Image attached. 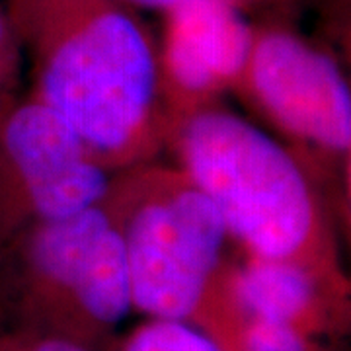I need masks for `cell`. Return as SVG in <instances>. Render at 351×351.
Listing matches in <instances>:
<instances>
[{"instance_id": "obj_1", "label": "cell", "mask_w": 351, "mask_h": 351, "mask_svg": "<svg viewBox=\"0 0 351 351\" xmlns=\"http://www.w3.org/2000/svg\"><path fill=\"white\" fill-rule=\"evenodd\" d=\"M29 96L59 113L110 172L160 158L168 119L158 41L121 0H6Z\"/></svg>"}, {"instance_id": "obj_2", "label": "cell", "mask_w": 351, "mask_h": 351, "mask_svg": "<svg viewBox=\"0 0 351 351\" xmlns=\"http://www.w3.org/2000/svg\"><path fill=\"white\" fill-rule=\"evenodd\" d=\"M166 151L211 199L242 254L297 265L346 291L339 225L283 143L215 104L170 127Z\"/></svg>"}, {"instance_id": "obj_3", "label": "cell", "mask_w": 351, "mask_h": 351, "mask_svg": "<svg viewBox=\"0 0 351 351\" xmlns=\"http://www.w3.org/2000/svg\"><path fill=\"white\" fill-rule=\"evenodd\" d=\"M108 203L125 246L133 308L158 320H203L239 351L244 316L230 289L232 242L211 199L176 162L154 158L115 172Z\"/></svg>"}, {"instance_id": "obj_4", "label": "cell", "mask_w": 351, "mask_h": 351, "mask_svg": "<svg viewBox=\"0 0 351 351\" xmlns=\"http://www.w3.org/2000/svg\"><path fill=\"white\" fill-rule=\"evenodd\" d=\"M285 16L254 18L250 53L234 94L276 131L350 225L351 88L339 61Z\"/></svg>"}, {"instance_id": "obj_5", "label": "cell", "mask_w": 351, "mask_h": 351, "mask_svg": "<svg viewBox=\"0 0 351 351\" xmlns=\"http://www.w3.org/2000/svg\"><path fill=\"white\" fill-rule=\"evenodd\" d=\"M0 277L32 324L27 332L82 346L133 308L125 246L108 197L8 240L0 248Z\"/></svg>"}, {"instance_id": "obj_6", "label": "cell", "mask_w": 351, "mask_h": 351, "mask_svg": "<svg viewBox=\"0 0 351 351\" xmlns=\"http://www.w3.org/2000/svg\"><path fill=\"white\" fill-rule=\"evenodd\" d=\"M113 172L29 94L0 117V248L29 226L100 203Z\"/></svg>"}, {"instance_id": "obj_7", "label": "cell", "mask_w": 351, "mask_h": 351, "mask_svg": "<svg viewBox=\"0 0 351 351\" xmlns=\"http://www.w3.org/2000/svg\"><path fill=\"white\" fill-rule=\"evenodd\" d=\"M162 20L158 75L170 131L180 119L234 94L254 18L230 0H188L162 12Z\"/></svg>"}, {"instance_id": "obj_8", "label": "cell", "mask_w": 351, "mask_h": 351, "mask_svg": "<svg viewBox=\"0 0 351 351\" xmlns=\"http://www.w3.org/2000/svg\"><path fill=\"white\" fill-rule=\"evenodd\" d=\"M232 299L246 318L274 320L313 334L330 320L343 293L297 265L242 254L230 267Z\"/></svg>"}, {"instance_id": "obj_9", "label": "cell", "mask_w": 351, "mask_h": 351, "mask_svg": "<svg viewBox=\"0 0 351 351\" xmlns=\"http://www.w3.org/2000/svg\"><path fill=\"white\" fill-rule=\"evenodd\" d=\"M115 351H225L199 328L152 318L149 324L135 328Z\"/></svg>"}, {"instance_id": "obj_10", "label": "cell", "mask_w": 351, "mask_h": 351, "mask_svg": "<svg viewBox=\"0 0 351 351\" xmlns=\"http://www.w3.org/2000/svg\"><path fill=\"white\" fill-rule=\"evenodd\" d=\"M239 351H314V343L311 334L291 324L246 318L240 330Z\"/></svg>"}, {"instance_id": "obj_11", "label": "cell", "mask_w": 351, "mask_h": 351, "mask_svg": "<svg viewBox=\"0 0 351 351\" xmlns=\"http://www.w3.org/2000/svg\"><path fill=\"white\" fill-rule=\"evenodd\" d=\"M24 51L6 8L0 6V117L20 100Z\"/></svg>"}, {"instance_id": "obj_12", "label": "cell", "mask_w": 351, "mask_h": 351, "mask_svg": "<svg viewBox=\"0 0 351 351\" xmlns=\"http://www.w3.org/2000/svg\"><path fill=\"white\" fill-rule=\"evenodd\" d=\"M133 8H149V10H158L162 14L170 8H174L182 2L188 0H121ZM237 6L250 16H285V18H295L301 10L302 0H230Z\"/></svg>"}, {"instance_id": "obj_13", "label": "cell", "mask_w": 351, "mask_h": 351, "mask_svg": "<svg viewBox=\"0 0 351 351\" xmlns=\"http://www.w3.org/2000/svg\"><path fill=\"white\" fill-rule=\"evenodd\" d=\"M0 351H92L75 339L51 334H0Z\"/></svg>"}]
</instances>
